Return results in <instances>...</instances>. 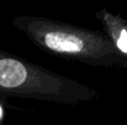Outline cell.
Instances as JSON below:
<instances>
[{"mask_svg":"<svg viewBox=\"0 0 127 125\" xmlns=\"http://www.w3.org/2000/svg\"><path fill=\"white\" fill-rule=\"evenodd\" d=\"M10 22L44 52L93 68L127 69V56L117 49L104 31L33 15L16 16Z\"/></svg>","mask_w":127,"mask_h":125,"instance_id":"1","label":"cell"},{"mask_svg":"<svg viewBox=\"0 0 127 125\" xmlns=\"http://www.w3.org/2000/svg\"><path fill=\"white\" fill-rule=\"evenodd\" d=\"M97 96L94 88L84 83L0 48V97L74 106L90 102Z\"/></svg>","mask_w":127,"mask_h":125,"instance_id":"2","label":"cell"},{"mask_svg":"<svg viewBox=\"0 0 127 125\" xmlns=\"http://www.w3.org/2000/svg\"><path fill=\"white\" fill-rule=\"evenodd\" d=\"M96 16L99 17L104 32L110 37V39L114 42V44L117 47V49L127 56V22L119 15L111 14L107 10H101L96 12Z\"/></svg>","mask_w":127,"mask_h":125,"instance_id":"3","label":"cell"},{"mask_svg":"<svg viewBox=\"0 0 127 125\" xmlns=\"http://www.w3.org/2000/svg\"><path fill=\"white\" fill-rule=\"evenodd\" d=\"M2 115H4V112H2V107H1V104H0V122H1V119H2Z\"/></svg>","mask_w":127,"mask_h":125,"instance_id":"4","label":"cell"}]
</instances>
